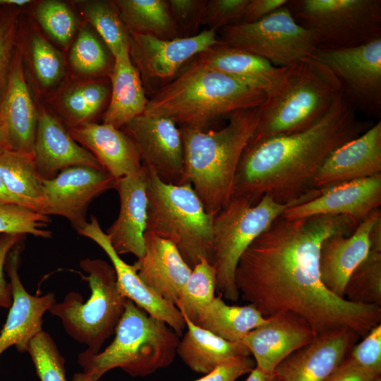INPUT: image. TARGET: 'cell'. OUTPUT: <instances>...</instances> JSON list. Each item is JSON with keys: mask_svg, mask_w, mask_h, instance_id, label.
Returning a JSON list of instances; mask_svg holds the SVG:
<instances>
[{"mask_svg": "<svg viewBox=\"0 0 381 381\" xmlns=\"http://www.w3.org/2000/svg\"><path fill=\"white\" fill-rule=\"evenodd\" d=\"M358 224L346 215L279 217L241 255L234 277L239 296L265 318L297 315L317 334L349 329L364 337L380 323L381 307L334 295L323 285L319 271L324 240L351 234Z\"/></svg>", "mask_w": 381, "mask_h": 381, "instance_id": "cell-1", "label": "cell"}, {"mask_svg": "<svg viewBox=\"0 0 381 381\" xmlns=\"http://www.w3.org/2000/svg\"><path fill=\"white\" fill-rule=\"evenodd\" d=\"M372 126L357 118L341 93L328 112L308 128L249 140L236 169L232 198L255 204L270 195L279 203L295 205L315 198L321 190H315L313 181L326 159Z\"/></svg>", "mask_w": 381, "mask_h": 381, "instance_id": "cell-2", "label": "cell"}, {"mask_svg": "<svg viewBox=\"0 0 381 381\" xmlns=\"http://www.w3.org/2000/svg\"><path fill=\"white\" fill-rule=\"evenodd\" d=\"M266 94L202 64L195 56L148 99L143 114L171 119L179 128L207 130L234 111L260 107Z\"/></svg>", "mask_w": 381, "mask_h": 381, "instance_id": "cell-3", "label": "cell"}, {"mask_svg": "<svg viewBox=\"0 0 381 381\" xmlns=\"http://www.w3.org/2000/svg\"><path fill=\"white\" fill-rule=\"evenodd\" d=\"M260 107L234 111L217 130L180 128L184 183H189L206 212L214 217L231 200L236 169L259 121Z\"/></svg>", "mask_w": 381, "mask_h": 381, "instance_id": "cell-4", "label": "cell"}, {"mask_svg": "<svg viewBox=\"0 0 381 381\" xmlns=\"http://www.w3.org/2000/svg\"><path fill=\"white\" fill-rule=\"evenodd\" d=\"M339 81L310 56L286 68L260 107L257 128L250 140L303 131L322 119L341 94Z\"/></svg>", "mask_w": 381, "mask_h": 381, "instance_id": "cell-5", "label": "cell"}, {"mask_svg": "<svg viewBox=\"0 0 381 381\" xmlns=\"http://www.w3.org/2000/svg\"><path fill=\"white\" fill-rule=\"evenodd\" d=\"M103 351L86 349L78 356L83 373L99 379L114 368L133 377H145L170 365L176 354L179 336L164 322L150 315L128 299L114 331Z\"/></svg>", "mask_w": 381, "mask_h": 381, "instance_id": "cell-6", "label": "cell"}, {"mask_svg": "<svg viewBox=\"0 0 381 381\" xmlns=\"http://www.w3.org/2000/svg\"><path fill=\"white\" fill-rule=\"evenodd\" d=\"M146 180V231L173 243L192 269L202 258L211 263L214 217L206 212L191 184L165 183L147 169Z\"/></svg>", "mask_w": 381, "mask_h": 381, "instance_id": "cell-7", "label": "cell"}, {"mask_svg": "<svg viewBox=\"0 0 381 381\" xmlns=\"http://www.w3.org/2000/svg\"><path fill=\"white\" fill-rule=\"evenodd\" d=\"M80 265L86 275L90 296L84 302L78 292L71 291L62 302L49 309L61 320L66 332L94 353L115 331L123 315L128 298L120 291L115 270L102 259L85 258Z\"/></svg>", "mask_w": 381, "mask_h": 381, "instance_id": "cell-8", "label": "cell"}, {"mask_svg": "<svg viewBox=\"0 0 381 381\" xmlns=\"http://www.w3.org/2000/svg\"><path fill=\"white\" fill-rule=\"evenodd\" d=\"M292 203L277 202L262 196L255 204L242 197H234L213 218V250L211 264L217 272V289L226 299L237 301L235 284L238 262L252 242Z\"/></svg>", "mask_w": 381, "mask_h": 381, "instance_id": "cell-9", "label": "cell"}, {"mask_svg": "<svg viewBox=\"0 0 381 381\" xmlns=\"http://www.w3.org/2000/svg\"><path fill=\"white\" fill-rule=\"evenodd\" d=\"M286 5L318 49L348 48L381 37L380 0H288Z\"/></svg>", "mask_w": 381, "mask_h": 381, "instance_id": "cell-10", "label": "cell"}, {"mask_svg": "<svg viewBox=\"0 0 381 381\" xmlns=\"http://www.w3.org/2000/svg\"><path fill=\"white\" fill-rule=\"evenodd\" d=\"M219 33L223 44L280 68L298 64L318 49L313 35L294 20L286 4L258 21L226 26Z\"/></svg>", "mask_w": 381, "mask_h": 381, "instance_id": "cell-11", "label": "cell"}, {"mask_svg": "<svg viewBox=\"0 0 381 381\" xmlns=\"http://www.w3.org/2000/svg\"><path fill=\"white\" fill-rule=\"evenodd\" d=\"M312 56L335 75L354 111L380 120L381 37L348 48L317 49Z\"/></svg>", "mask_w": 381, "mask_h": 381, "instance_id": "cell-12", "label": "cell"}, {"mask_svg": "<svg viewBox=\"0 0 381 381\" xmlns=\"http://www.w3.org/2000/svg\"><path fill=\"white\" fill-rule=\"evenodd\" d=\"M217 32L205 30L189 37L163 40L129 34V54L144 89L153 95L169 83L191 59L220 44Z\"/></svg>", "mask_w": 381, "mask_h": 381, "instance_id": "cell-13", "label": "cell"}, {"mask_svg": "<svg viewBox=\"0 0 381 381\" xmlns=\"http://www.w3.org/2000/svg\"><path fill=\"white\" fill-rule=\"evenodd\" d=\"M116 179L102 168L75 166L43 180L41 212L66 218L79 233L87 224L90 203L104 192L114 188Z\"/></svg>", "mask_w": 381, "mask_h": 381, "instance_id": "cell-14", "label": "cell"}, {"mask_svg": "<svg viewBox=\"0 0 381 381\" xmlns=\"http://www.w3.org/2000/svg\"><path fill=\"white\" fill-rule=\"evenodd\" d=\"M133 141L143 167L164 182L184 183V150L180 128L171 119L142 114L121 128Z\"/></svg>", "mask_w": 381, "mask_h": 381, "instance_id": "cell-15", "label": "cell"}, {"mask_svg": "<svg viewBox=\"0 0 381 381\" xmlns=\"http://www.w3.org/2000/svg\"><path fill=\"white\" fill-rule=\"evenodd\" d=\"M23 248V241L18 243L10 251L5 265L12 288L13 301L0 331V356L11 346H15L20 352L27 351L30 340L42 330L44 314L56 303L54 293L34 296L23 285L18 268Z\"/></svg>", "mask_w": 381, "mask_h": 381, "instance_id": "cell-16", "label": "cell"}, {"mask_svg": "<svg viewBox=\"0 0 381 381\" xmlns=\"http://www.w3.org/2000/svg\"><path fill=\"white\" fill-rule=\"evenodd\" d=\"M30 5L23 8L19 17L17 44L34 97L42 100L64 81L68 68L61 50L41 31L30 15Z\"/></svg>", "mask_w": 381, "mask_h": 381, "instance_id": "cell-17", "label": "cell"}, {"mask_svg": "<svg viewBox=\"0 0 381 381\" xmlns=\"http://www.w3.org/2000/svg\"><path fill=\"white\" fill-rule=\"evenodd\" d=\"M37 123L33 155L41 177L51 179L75 166L102 168L93 155L77 143L68 128L42 100H36ZM103 169V168H102Z\"/></svg>", "mask_w": 381, "mask_h": 381, "instance_id": "cell-18", "label": "cell"}, {"mask_svg": "<svg viewBox=\"0 0 381 381\" xmlns=\"http://www.w3.org/2000/svg\"><path fill=\"white\" fill-rule=\"evenodd\" d=\"M358 337L349 329L318 334L277 366V381H325L346 357Z\"/></svg>", "mask_w": 381, "mask_h": 381, "instance_id": "cell-19", "label": "cell"}, {"mask_svg": "<svg viewBox=\"0 0 381 381\" xmlns=\"http://www.w3.org/2000/svg\"><path fill=\"white\" fill-rule=\"evenodd\" d=\"M381 205V174L356 179L321 190L315 198L289 207L287 219L320 215H346L359 223Z\"/></svg>", "mask_w": 381, "mask_h": 381, "instance_id": "cell-20", "label": "cell"}, {"mask_svg": "<svg viewBox=\"0 0 381 381\" xmlns=\"http://www.w3.org/2000/svg\"><path fill=\"white\" fill-rule=\"evenodd\" d=\"M78 234L95 242L107 255L115 270L119 289L126 298L150 315L167 323L179 336L182 334L186 325L181 311L143 283L138 274L136 262L129 265L121 259L95 216H91L90 221Z\"/></svg>", "mask_w": 381, "mask_h": 381, "instance_id": "cell-21", "label": "cell"}, {"mask_svg": "<svg viewBox=\"0 0 381 381\" xmlns=\"http://www.w3.org/2000/svg\"><path fill=\"white\" fill-rule=\"evenodd\" d=\"M317 334L301 318L278 313L248 332L242 342L253 354L258 368L273 373L277 366L294 351L309 344Z\"/></svg>", "mask_w": 381, "mask_h": 381, "instance_id": "cell-22", "label": "cell"}, {"mask_svg": "<svg viewBox=\"0 0 381 381\" xmlns=\"http://www.w3.org/2000/svg\"><path fill=\"white\" fill-rule=\"evenodd\" d=\"M114 188L120 200L117 219L106 234L120 255L131 253L138 260L145 253L144 236L147 230L148 198L146 169L116 180Z\"/></svg>", "mask_w": 381, "mask_h": 381, "instance_id": "cell-23", "label": "cell"}, {"mask_svg": "<svg viewBox=\"0 0 381 381\" xmlns=\"http://www.w3.org/2000/svg\"><path fill=\"white\" fill-rule=\"evenodd\" d=\"M381 174V121L333 151L318 170L315 190Z\"/></svg>", "mask_w": 381, "mask_h": 381, "instance_id": "cell-24", "label": "cell"}, {"mask_svg": "<svg viewBox=\"0 0 381 381\" xmlns=\"http://www.w3.org/2000/svg\"><path fill=\"white\" fill-rule=\"evenodd\" d=\"M0 115L8 128L11 149L33 155L37 123V103L18 44L0 99Z\"/></svg>", "mask_w": 381, "mask_h": 381, "instance_id": "cell-25", "label": "cell"}, {"mask_svg": "<svg viewBox=\"0 0 381 381\" xmlns=\"http://www.w3.org/2000/svg\"><path fill=\"white\" fill-rule=\"evenodd\" d=\"M380 216V209L375 210L351 234H334L322 243L319 256L320 279L334 295L344 297L350 275L370 252V232Z\"/></svg>", "mask_w": 381, "mask_h": 381, "instance_id": "cell-26", "label": "cell"}, {"mask_svg": "<svg viewBox=\"0 0 381 381\" xmlns=\"http://www.w3.org/2000/svg\"><path fill=\"white\" fill-rule=\"evenodd\" d=\"M109 78H87L67 75L42 101L67 128L95 122L107 108Z\"/></svg>", "mask_w": 381, "mask_h": 381, "instance_id": "cell-27", "label": "cell"}, {"mask_svg": "<svg viewBox=\"0 0 381 381\" xmlns=\"http://www.w3.org/2000/svg\"><path fill=\"white\" fill-rule=\"evenodd\" d=\"M144 239V255L136 261L138 274L157 295L175 305L192 268L171 241L150 231Z\"/></svg>", "mask_w": 381, "mask_h": 381, "instance_id": "cell-28", "label": "cell"}, {"mask_svg": "<svg viewBox=\"0 0 381 381\" xmlns=\"http://www.w3.org/2000/svg\"><path fill=\"white\" fill-rule=\"evenodd\" d=\"M68 130L73 139L91 152L116 179L143 167L134 143L121 128L92 122Z\"/></svg>", "mask_w": 381, "mask_h": 381, "instance_id": "cell-29", "label": "cell"}, {"mask_svg": "<svg viewBox=\"0 0 381 381\" xmlns=\"http://www.w3.org/2000/svg\"><path fill=\"white\" fill-rule=\"evenodd\" d=\"M202 64L266 95L279 83L287 68L221 42L195 56Z\"/></svg>", "mask_w": 381, "mask_h": 381, "instance_id": "cell-30", "label": "cell"}, {"mask_svg": "<svg viewBox=\"0 0 381 381\" xmlns=\"http://www.w3.org/2000/svg\"><path fill=\"white\" fill-rule=\"evenodd\" d=\"M109 75V100L102 114L103 123L121 128L144 113L148 102L140 74L129 54V44L114 58Z\"/></svg>", "mask_w": 381, "mask_h": 381, "instance_id": "cell-31", "label": "cell"}, {"mask_svg": "<svg viewBox=\"0 0 381 381\" xmlns=\"http://www.w3.org/2000/svg\"><path fill=\"white\" fill-rule=\"evenodd\" d=\"M183 318L187 330L179 340L176 353L193 371L206 375L229 360L251 355L242 341H226Z\"/></svg>", "mask_w": 381, "mask_h": 381, "instance_id": "cell-32", "label": "cell"}, {"mask_svg": "<svg viewBox=\"0 0 381 381\" xmlns=\"http://www.w3.org/2000/svg\"><path fill=\"white\" fill-rule=\"evenodd\" d=\"M266 321L267 318L253 306L228 305L217 296L200 312L193 323L226 341L236 342L242 341L248 332Z\"/></svg>", "mask_w": 381, "mask_h": 381, "instance_id": "cell-33", "label": "cell"}, {"mask_svg": "<svg viewBox=\"0 0 381 381\" xmlns=\"http://www.w3.org/2000/svg\"><path fill=\"white\" fill-rule=\"evenodd\" d=\"M128 34L163 40L180 37L165 0H114Z\"/></svg>", "mask_w": 381, "mask_h": 381, "instance_id": "cell-34", "label": "cell"}, {"mask_svg": "<svg viewBox=\"0 0 381 381\" xmlns=\"http://www.w3.org/2000/svg\"><path fill=\"white\" fill-rule=\"evenodd\" d=\"M67 52L68 75L87 78H109L114 57L97 34L85 23L82 21Z\"/></svg>", "mask_w": 381, "mask_h": 381, "instance_id": "cell-35", "label": "cell"}, {"mask_svg": "<svg viewBox=\"0 0 381 381\" xmlns=\"http://www.w3.org/2000/svg\"><path fill=\"white\" fill-rule=\"evenodd\" d=\"M0 176L11 193L41 212L44 179L32 155L11 149L1 152Z\"/></svg>", "mask_w": 381, "mask_h": 381, "instance_id": "cell-36", "label": "cell"}, {"mask_svg": "<svg viewBox=\"0 0 381 381\" xmlns=\"http://www.w3.org/2000/svg\"><path fill=\"white\" fill-rule=\"evenodd\" d=\"M81 20L97 34L114 58L129 42V34L113 1H70Z\"/></svg>", "mask_w": 381, "mask_h": 381, "instance_id": "cell-37", "label": "cell"}, {"mask_svg": "<svg viewBox=\"0 0 381 381\" xmlns=\"http://www.w3.org/2000/svg\"><path fill=\"white\" fill-rule=\"evenodd\" d=\"M30 10L41 31L56 47L67 52L82 23L71 4L59 0L33 1Z\"/></svg>", "mask_w": 381, "mask_h": 381, "instance_id": "cell-38", "label": "cell"}, {"mask_svg": "<svg viewBox=\"0 0 381 381\" xmlns=\"http://www.w3.org/2000/svg\"><path fill=\"white\" fill-rule=\"evenodd\" d=\"M216 289V270L206 258H202L192 269L175 306L183 316L193 322L200 312L214 299Z\"/></svg>", "mask_w": 381, "mask_h": 381, "instance_id": "cell-39", "label": "cell"}, {"mask_svg": "<svg viewBox=\"0 0 381 381\" xmlns=\"http://www.w3.org/2000/svg\"><path fill=\"white\" fill-rule=\"evenodd\" d=\"M346 300L381 307V252L370 251L350 275Z\"/></svg>", "mask_w": 381, "mask_h": 381, "instance_id": "cell-40", "label": "cell"}, {"mask_svg": "<svg viewBox=\"0 0 381 381\" xmlns=\"http://www.w3.org/2000/svg\"><path fill=\"white\" fill-rule=\"evenodd\" d=\"M49 216L32 208L13 204H0V234H30L49 238Z\"/></svg>", "mask_w": 381, "mask_h": 381, "instance_id": "cell-41", "label": "cell"}, {"mask_svg": "<svg viewBox=\"0 0 381 381\" xmlns=\"http://www.w3.org/2000/svg\"><path fill=\"white\" fill-rule=\"evenodd\" d=\"M27 352L41 381H68L65 360L47 332L42 330L28 344Z\"/></svg>", "mask_w": 381, "mask_h": 381, "instance_id": "cell-42", "label": "cell"}, {"mask_svg": "<svg viewBox=\"0 0 381 381\" xmlns=\"http://www.w3.org/2000/svg\"><path fill=\"white\" fill-rule=\"evenodd\" d=\"M25 7L13 4L0 6V99L17 44L19 17Z\"/></svg>", "mask_w": 381, "mask_h": 381, "instance_id": "cell-43", "label": "cell"}, {"mask_svg": "<svg viewBox=\"0 0 381 381\" xmlns=\"http://www.w3.org/2000/svg\"><path fill=\"white\" fill-rule=\"evenodd\" d=\"M249 0L206 1L202 25L217 32L222 28L239 24Z\"/></svg>", "mask_w": 381, "mask_h": 381, "instance_id": "cell-44", "label": "cell"}, {"mask_svg": "<svg viewBox=\"0 0 381 381\" xmlns=\"http://www.w3.org/2000/svg\"><path fill=\"white\" fill-rule=\"evenodd\" d=\"M206 0H168L167 4L180 37L198 35L202 25Z\"/></svg>", "mask_w": 381, "mask_h": 381, "instance_id": "cell-45", "label": "cell"}, {"mask_svg": "<svg viewBox=\"0 0 381 381\" xmlns=\"http://www.w3.org/2000/svg\"><path fill=\"white\" fill-rule=\"evenodd\" d=\"M358 365L381 374V324L373 327L358 344H354L348 356Z\"/></svg>", "mask_w": 381, "mask_h": 381, "instance_id": "cell-46", "label": "cell"}, {"mask_svg": "<svg viewBox=\"0 0 381 381\" xmlns=\"http://www.w3.org/2000/svg\"><path fill=\"white\" fill-rule=\"evenodd\" d=\"M250 356H238L214 368L204 377L193 381H235L240 376L250 373L255 367Z\"/></svg>", "mask_w": 381, "mask_h": 381, "instance_id": "cell-47", "label": "cell"}, {"mask_svg": "<svg viewBox=\"0 0 381 381\" xmlns=\"http://www.w3.org/2000/svg\"><path fill=\"white\" fill-rule=\"evenodd\" d=\"M25 236L22 234H0V308H9L13 301L11 285L4 275L8 255L18 243L23 241Z\"/></svg>", "mask_w": 381, "mask_h": 381, "instance_id": "cell-48", "label": "cell"}, {"mask_svg": "<svg viewBox=\"0 0 381 381\" xmlns=\"http://www.w3.org/2000/svg\"><path fill=\"white\" fill-rule=\"evenodd\" d=\"M380 375L346 357L325 381H374Z\"/></svg>", "mask_w": 381, "mask_h": 381, "instance_id": "cell-49", "label": "cell"}, {"mask_svg": "<svg viewBox=\"0 0 381 381\" xmlns=\"http://www.w3.org/2000/svg\"><path fill=\"white\" fill-rule=\"evenodd\" d=\"M287 2L288 0H249L240 23L258 21Z\"/></svg>", "mask_w": 381, "mask_h": 381, "instance_id": "cell-50", "label": "cell"}, {"mask_svg": "<svg viewBox=\"0 0 381 381\" xmlns=\"http://www.w3.org/2000/svg\"><path fill=\"white\" fill-rule=\"evenodd\" d=\"M370 250L381 252V216L377 219L370 232Z\"/></svg>", "mask_w": 381, "mask_h": 381, "instance_id": "cell-51", "label": "cell"}, {"mask_svg": "<svg viewBox=\"0 0 381 381\" xmlns=\"http://www.w3.org/2000/svg\"><path fill=\"white\" fill-rule=\"evenodd\" d=\"M0 204L20 205L28 207L23 201L17 198L6 188L0 176Z\"/></svg>", "mask_w": 381, "mask_h": 381, "instance_id": "cell-52", "label": "cell"}, {"mask_svg": "<svg viewBox=\"0 0 381 381\" xmlns=\"http://www.w3.org/2000/svg\"><path fill=\"white\" fill-rule=\"evenodd\" d=\"M246 381H277V378L274 373H267L255 367Z\"/></svg>", "mask_w": 381, "mask_h": 381, "instance_id": "cell-53", "label": "cell"}, {"mask_svg": "<svg viewBox=\"0 0 381 381\" xmlns=\"http://www.w3.org/2000/svg\"><path fill=\"white\" fill-rule=\"evenodd\" d=\"M8 149H11L8 128L0 115V153Z\"/></svg>", "mask_w": 381, "mask_h": 381, "instance_id": "cell-54", "label": "cell"}, {"mask_svg": "<svg viewBox=\"0 0 381 381\" xmlns=\"http://www.w3.org/2000/svg\"><path fill=\"white\" fill-rule=\"evenodd\" d=\"M99 379L95 376L85 373H75L72 379V381H98Z\"/></svg>", "mask_w": 381, "mask_h": 381, "instance_id": "cell-55", "label": "cell"}, {"mask_svg": "<svg viewBox=\"0 0 381 381\" xmlns=\"http://www.w3.org/2000/svg\"><path fill=\"white\" fill-rule=\"evenodd\" d=\"M33 1L30 0H0V6L5 4H13L19 6H27L31 4Z\"/></svg>", "mask_w": 381, "mask_h": 381, "instance_id": "cell-56", "label": "cell"}, {"mask_svg": "<svg viewBox=\"0 0 381 381\" xmlns=\"http://www.w3.org/2000/svg\"><path fill=\"white\" fill-rule=\"evenodd\" d=\"M374 381H381V376L380 375L376 377V378L374 380Z\"/></svg>", "mask_w": 381, "mask_h": 381, "instance_id": "cell-57", "label": "cell"}]
</instances>
